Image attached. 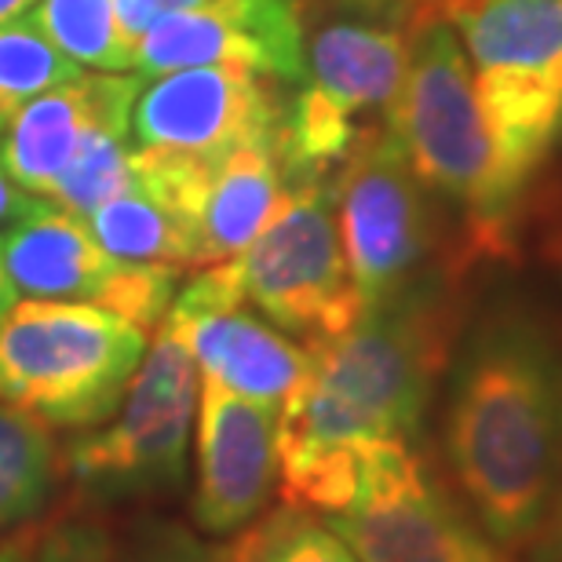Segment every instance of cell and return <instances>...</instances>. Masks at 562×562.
<instances>
[{
  "instance_id": "20",
  "label": "cell",
  "mask_w": 562,
  "mask_h": 562,
  "mask_svg": "<svg viewBox=\"0 0 562 562\" xmlns=\"http://www.w3.org/2000/svg\"><path fill=\"white\" fill-rule=\"evenodd\" d=\"M30 19L77 66L95 74L132 70L136 44L121 30L114 0H41Z\"/></svg>"
},
{
  "instance_id": "19",
  "label": "cell",
  "mask_w": 562,
  "mask_h": 562,
  "mask_svg": "<svg viewBox=\"0 0 562 562\" xmlns=\"http://www.w3.org/2000/svg\"><path fill=\"white\" fill-rule=\"evenodd\" d=\"M59 449L52 427L0 402V530L22 526L48 508Z\"/></svg>"
},
{
  "instance_id": "15",
  "label": "cell",
  "mask_w": 562,
  "mask_h": 562,
  "mask_svg": "<svg viewBox=\"0 0 562 562\" xmlns=\"http://www.w3.org/2000/svg\"><path fill=\"white\" fill-rule=\"evenodd\" d=\"M413 26L380 15H322L307 33L303 81L355 125H387L409 66Z\"/></svg>"
},
{
  "instance_id": "23",
  "label": "cell",
  "mask_w": 562,
  "mask_h": 562,
  "mask_svg": "<svg viewBox=\"0 0 562 562\" xmlns=\"http://www.w3.org/2000/svg\"><path fill=\"white\" fill-rule=\"evenodd\" d=\"M227 555L231 562H358L322 515L296 504H281L252 530H238Z\"/></svg>"
},
{
  "instance_id": "14",
  "label": "cell",
  "mask_w": 562,
  "mask_h": 562,
  "mask_svg": "<svg viewBox=\"0 0 562 562\" xmlns=\"http://www.w3.org/2000/svg\"><path fill=\"white\" fill-rule=\"evenodd\" d=\"M139 88V74H81L30 99L0 132L11 179L44 198L92 132L132 125Z\"/></svg>"
},
{
  "instance_id": "3",
  "label": "cell",
  "mask_w": 562,
  "mask_h": 562,
  "mask_svg": "<svg viewBox=\"0 0 562 562\" xmlns=\"http://www.w3.org/2000/svg\"><path fill=\"white\" fill-rule=\"evenodd\" d=\"M387 128L420 183L464 216V260L508 249L519 198L501 176L464 44L446 19H424L413 26L406 81L391 106Z\"/></svg>"
},
{
  "instance_id": "6",
  "label": "cell",
  "mask_w": 562,
  "mask_h": 562,
  "mask_svg": "<svg viewBox=\"0 0 562 562\" xmlns=\"http://www.w3.org/2000/svg\"><path fill=\"white\" fill-rule=\"evenodd\" d=\"M201 376L176 325L161 322L106 427L74 438L63 453L74 486L95 501L154 497L187 471Z\"/></svg>"
},
{
  "instance_id": "16",
  "label": "cell",
  "mask_w": 562,
  "mask_h": 562,
  "mask_svg": "<svg viewBox=\"0 0 562 562\" xmlns=\"http://www.w3.org/2000/svg\"><path fill=\"white\" fill-rule=\"evenodd\" d=\"M168 325L183 336L201 380L281 413L311 369V351L260 314L238 307L168 311Z\"/></svg>"
},
{
  "instance_id": "9",
  "label": "cell",
  "mask_w": 562,
  "mask_h": 562,
  "mask_svg": "<svg viewBox=\"0 0 562 562\" xmlns=\"http://www.w3.org/2000/svg\"><path fill=\"white\" fill-rule=\"evenodd\" d=\"M231 263L241 300L303 347L333 340L362 314L336 227L333 179L292 190L285 209Z\"/></svg>"
},
{
  "instance_id": "12",
  "label": "cell",
  "mask_w": 562,
  "mask_h": 562,
  "mask_svg": "<svg viewBox=\"0 0 562 562\" xmlns=\"http://www.w3.org/2000/svg\"><path fill=\"white\" fill-rule=\"evenodd\" d=\"M307 19L296 0H201L136 41L132 70L157 77L190 66H245L278 85H300Z\"/></svg>"
},
{
  "instance_id": "11",
  "label": "cell",
  "mask_w": 562,
  "mask_h": 562,
  "mask_svg": "<svg viewBox=\"0 0 562 562\" xmlns=\"http://www.w3.org/2000/svg\"><path fill=\"white\" fill-rule=\"evenodd\" d=\"M289 88L245 66H190L150 77L132 106V143L220 161L238 146L271 143Z\"/></svg>"
},
{
  "instance_id": "10",
  "label": "cell",
  "mask_w": 562,
  "mask_h": 562,
  "mask_svg": "<svg viewBox=\"0 0 562 562\" xmlns=\"http://www.w3.org/2000/svg\"><path fill=\"white\" fill-rule=\"evenodd\" d=\"M0 252L11 285L26 300L92 303L143 333L165 322L179 292V267L117 260L92 238L85 220L52 205L8 227Z\"/></svg>"
},
{
  "instance_id": "7",
  "label": "cell",
  "mask_w": 562,
  "mask_h": 562,
  "mask_svg": "<svg viewBox=\"0 0 562 562\" xmlns=\"http://www.w3.org/2000/svg\"><path fill=\"white\" fill-rule=\"evenodd\" d=\"M333 201L362 311L398 296L438 267H464L453 256L438 260L442 234L435 194L409 168L406 150L387 125L362 132L347 161L336 168Z\"/></svg>"
},
{
  "instance_id": "17",
  "label": "cell",
  "mask_w": 562,
  "mask_h": 562,
  "mask_svg": "<svg viewBox=\"0 0 562 562\" xmlns=\"http://www.w3.org/2000/svg\"><path fill=\"white\" fill-rule=\"evenodd\" d=\"M292 183L278 161L274 139L249 143L216 161L194 216V267L227 263L267 231Z\"/></svg>"
},
{
  "instance_id": "18",
  "label": "cell",
  "mask_w": 562,
  "mask_h": 562,
  "mask_svg": "<svg viewBox=\"0 0 562 562\" xmlns=\"http://www.w3.org/2000/svg\"><path fill=\"white\" fill-rule=\"evenodd\" d=\"M85 227L110 256L128 263L194 267V227L176 205L154 194L146 183H132L95 212L85 216Z\"/></svg>"
},
{
  "instance_id": "8",
  "label": "cell",
  "mask_w": 562,
  "mask_h": 562,
  "mask_svg": "<svg viewBox=\"0 0 562 562\" xmlns=\"http://www.w3.org/2000/svg\"><path fill=\"white\" fill-rule=\"evenodd\" d=\"M358 562H515L457 497V490L402 438L366 446L347 508L325 515Z\"/></svg>"
},
{
  "instance_id": "5",
  "label": "cell",
  "mask_w": 562,
  "mask_h": 562,
  "mask_svg": "<svg viewBox=\"0 0 562 562\" xmlns=\"http://www.w3.org/2000/svg\"><path fill=\"white\" fill-rule=\"evenodd\" d=\"M146 333L114 311L19 300L0 318V402L48 427H95L117 413Z\"/></svg>"
},
{
  "instance_id": "4",
  "label": "cell",
  "mask_w": 562,
  "mask_h": 562,
  "mask_svg": "<svg viewBox=\"0 0 562 562\" xmlns=\"http://www.w3.org/2000/svg\"><path fill=\"white\" fill-rule=\"evenodd\" d=\"M515 198L562 143V0H457L442 15Z\"/></svg>"
},
{
  "instance_id": "31",
  "label": "cell",
  "mask_w": 562,
  "mask_h": 562,
  "mask_svg": "<svg viewBox=\"0 0 562 562\" xmlns=\"http://www.w3.org/2000/svg\"><path fill=\"white\" fill-rule=\"evenodd\" d=\"M15 303H19V292H15V285H11V278L4 271V252H0V318H4Z\"/></svg>"
},
{
  "instance_id": "13",
  "label": "cell",
  "mask_w": 562,
  "mask_h": 562,
  "mask_svg": "<svg viewBox=\"0 0 562 562\" xmlns=\"http://www.w3.org/2000/svg\"><path fill=\"white\" fill-rule=\"evenodd\" d=\"M194 522L205 533L245 530L278 486V409L201 380Z\"/></svg>"
},
{
  "instance_id": "33",
  "label": "cell",
  "mask_w": 562,
  "mask_h": 562,
  "mask_svg": "<svg viewBox=\"0 0 562 562\" xmlns=\"http://www.w3.org/2000/svg\"><path fill=\"white\" fill-rule=\"evenodd\" d=\"M216 562H231V555H227V552H223V555H220Z\"/></svg>"
},
{
  "instance_id": "1",
  "label": "cell",
  "mask_w": 562,
  "mask_h": 562,
  "mask_svg": "<svg viewBox=\"0 0 562 562\" xmlns=\"http://www.w3.org/2000/svg\"><path fill=\"white\" fill-rule=\"evenodd\" d=\"M442 453L482 530L526 552L562 479V351L530 311L497 307L457 351Z\"/></svg>"
},
{
  "instance_id": "26",
  "label": "cell",
  "mask_w": 562,
  "mask_h": 562,
  "mask_svg": "<svg viewBox=\"0 0 562 562\" xmlns=\"http://www.w3.org/2000/svg\"><path fill=\"white\" fill-rule=\"evenodd\" d=\"M194 4H201V0H114L117 22L132 44H136L154 22H161L168 15H176V11H187Z\"/></svg>"
},
{
  "instance_id": "30",
  "label": "cell",
  "mask_w": 562,
  "mask_h": 562,
  "mask_svg": "<svg viewBox=\"0 0 562 562\" xmlns=\"http://www.w3.org/2000/svg\"><path fill=\"white\" fill-rule=\"evenodd\" d=\"M453 4H457V0H409L413 26H417V22H424V19H442Z\"/></svg>"
},
{
  "instance_id": "29",
  "label": "cell",
  "mask_w": 562,
  "mask_h": 562,
  "mask_svg": "<svg viewBox=\"0 0 562 562\" xmlns=\"http://www.w3.org/2000/svg\"><path fill=\"white\" fill-rule=\"evenodd\" d=\"M37 541L41 533L33 530L11 533L8 541H0V562H37Z\"/></svg>"
},
{
  "instance_id": "27",
  "label": "cell",
  "mask_w": 562,
  "mask_h": 562,
  "mask_svg": "<svg viewBox=\"0 0 562 562\" xmlns=\"http://www.w3.org/2000/svg\"><path fill=\"white\" fill-rule=\"evenodd\" d=\"M41 209H48V201L30 194V190H22L15 179H11L8 165H4V150H0V231L37 216Z\"/></svg>"
},
{
  "instance_id": "32",
  "label": "cell",
  "mask_w": 562,
  "mask_h": 562,
  "mask_svg": "<svg viewBox=\"0 0 562 562\" xmlns=\"http://www.w3.org/2000/svg\"><path fill=\"white\" fill-rule=\"evenodd\" d=\"M41 0H0V22H11V19H22L37 8Z\"/></svg>"
},
{
  "instance_id": "28",
  "label": "cell",
  "mask_w": 562,
  "mask_h": 562,
  "mask_svg": "<svg viewBox=\"0 0 562 562\" xmlns=\"http://www.w3.org/2000/svg\"><path fill=\"white\" fill-rule=\"evenodd\" d=\"M526 555H530V562H562V479L544 522L537 526L533 541L526 544Z\"/></svg>"
},
{
  "instance_id": "21",
  "label": "cell",
  "mask_w": 562,
  "mask_h": 562,
  "mask_svg": "<svg viewBox=\"0 0 562 562\" xmlns=\"http://www.w3.org/2000/svg\"><path fill=\"white\" fill-rule=\"evenodd\" d=\"M81 77V66L55 48L30 15L0 22V132L30 99Z\"/></svg>"
},
{
  "instance_id": "25",
  "label": "cell",
  "mask_w": 562,
  "mask_h": 562,
  "mask_svg": "<svg viewBox=\"0 0 562 562\" xmlns=\"http://www.w3.org/2000/svg\"><path fill=\"white\" fill-rule=\"evenodd\" d=\"M303 19L311 15H380V19H398L413 26V8L409 0H296Z\"/></svg>"
},
{
  "instance_id": "22",
  "label": "cell",
  "mask_w": 562,
  "mask_h": 562,
  "mask_svg": "<svg viewBox=\"0 0 562 562\" xmlns=\"http://www.w3.org/2000/svg\"><path fill=\"white\" fill-rule=\"evenodd\" d=\"M136 183V165H132V132L128 128H99L66 165V172L48 187L52 209H63L70 216L85 220L103 201Z\"/></svg>"
},
{
  "instance_id": "24",
  "label": "cell",
  "mask_w": 562,
  "mask_h": 562,
  "mask_svg": "<svg viewBox=\"0 0 562 562\" xmlns=\"http://www.w3.org/2000/svg\"><path fill=\"white\" fill-rule=\"evenodd\" d=\"M37 562H114V548L99 526L63 522L37 541Z\"/></svg>"
},
{
  "instance_id": "2",
  "label": "cell",
  "mask_w": 562,
  "mask_h": 562,
  "mask_svg": "<svg viewBox=\"0 0 562 562\" xmlns=\"http://www.w3.org/2000/svg\"><path fill=\"white\" fill-rule=\"evenodd\" d=\"M460 271L438 267L340 336L307 344L311 369L278 413V482L362 442L417 438L464 325Z\"/></svg>"
}]
</instances>
